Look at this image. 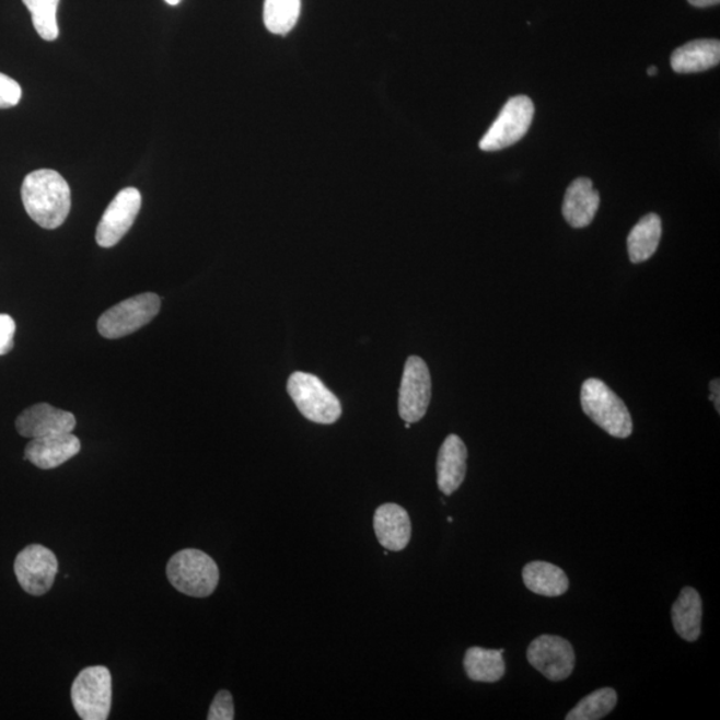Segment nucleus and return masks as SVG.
<instances>
[{"label":"nucleus","instance_id":"nucleus-1","mask_svg":"<svg viewBox=\"0 0 720 720\" xmlns=\"http://www.w3.org/2000/svg\"><path fill=\"white\" fill-rule=\"evenodd\" d=\"M22 201L30 218L40 228H60L71 210L69 183L54 170H36L22 185Z\"/></svg>","mask_w":720,"mask_h":720},{"label":"nucleus","instance_id":"nucleus-2","mask_svg":"<svg viewBox=\"0 0 720 720\" xmlns=\"http://www.w3.org/2000/svg\"><path fill=\"white\" fill-rule=\"evenodd\" d=\"M581 403L584 414L608 436L626 439L632 434L630 411L606 383L595 378L585 381Z\"/></svg>","mask_w":720,"mask_h":720},{"label":"nucleus","instance_id":"nucleus-3","mask_svg":"<svg viewBox=\"0 0 720 720\" xmlns=\"http://www.w3.org/2000/svg\"><path fill=\"white\" fill-rule=\"evenodd\" d=\"M167 578L182 594L206 597L218 588L219 569L210 555L195 550V548H187L171 557L167 565Z\"/></svg>","mask_w":720,"mask_h":720},{"label":"nucleus","instance_id":"nucleus-4","mask_svg":"<svg viewBox=\"0 0 720 720\" xmlns=\"http://www.w3.org/2000/svg\"><path fill=\"white\" fill-rule=\"evenodd\" d=\"M287 392L298 410L311 422L333 425L341 415L340 402L318 376L297 371L287 383Z\"/></svg>","mask_w":720,"mask_h":720},{"label":"nucleus","instance_id":"nucleus-5","mask_svg":"<svg viewBox=\"0 0 720 720\" xmlns=\"http://www.w3.org/2000/svg\"><path fill=\"white\" fill-rule=\"evenodd\" d=\"M71 700L83 720H106L112 711L113 680L105 666L81 671L71 688Z\"/></svg>","mask_w":720,"mask_h":720},{"label":"nucleus","instance_id":"nucleus-6","mask_svg":"<svg viewBox=\"0 0 720 720\" xmlns=\"http://www.w3.org/2000/svg\"><path fill=\"white\" fill-rule=\"evenodd\" d=\"M161 299L152 292H146L115 304L97 321V332L107 339L127 337L160 314Z\"/></svg>","mask_w":720,"mask_h":720},{"label":"nucleus","instance_id":"nucleus-7","mask_svg":"<svg viewBox=\"0 0 720 720\" xmlns=\"http://www.w3.org/2000/svg\"><path fill=\"white\" fill-rule=\"evenodd\" d=\"M534 119V103L529 96L511 97L499 117L481 138L479 148L484 151H499L520 142L526 136Z\"/></svg>","mask_w":720,"mask_h":720},{"label":"nucleus","instance_id":"nucleus-8","mask_svg":"<svg viewBox=\"0 0 720 720\" xmlns=\"http://www.w3.org/2000/svg\"><path fill=\"white\" fill-rule=\"evenodd\" d=\"M59 564L51 550L42 545H32L18 554L14 571L21 588L27 594L40 596L51 590Z\"/></svg>","mask_w":720,"mask_h":720},{"label":"nucleus","instance_id":"nucleus-9","mask_svg":"<svg viewBox=\"0 0 720 720\" xmlns=\"http://www.w3.org/2000/svg\"><path fill=\"white\" fill-rule=\"evenodd\" d=\"M431 400V375L423 359H407L399 392V415L405 422L422 419Z\"/></svg>","mask_w":720,"mask_h":720},{"label":"nucleus","instance_id":"nucleus-10","mask_svg":"<svg viewBox=\"0 0 720 720\" xmlns=\"http://www.w3.org/2000/svg\"><path fill=\"white\" fill-rule=\"evenodd\" d=\"M531 666L548 681L569 678L576 667V652L569 640L555 636H542L531 642L527 650Z\"/></svg>","mask_w":720,"mask_h":720},{"label":"nucleus","instance_id":"nucleus-11","mask_svg":"<svg viewBox=\"0 0 720 720\" xmlns=\"http://www.w3.org/2000/svg\"><path fill=\"white\" fill-rule=\"evenodd\" d=\"M142 206V195L137 188L128 187L115 197L103 213L96 229V243L101 247H114L132 228Z\"/></svg>","mask_w":720,"mask_h":720},{"label":"nucleus","instance_id":"nucleus-12","mask_svg":"<svg viewBox=\"0 0 720 720\" xmlns=\"http://www.w3.org/2000/svg\"><path fill=\"white\" fill-rule=\"evenodd\" d=\"M16 430L24 438L35 439L72 432L77 426L74 415L59 410L47 403H39L18 417Z\"/></svg>","mask_w":720,"mask_h":720},{"label":"nucleus","instance_id":"nucleus-13","mask_svg":"<svg viewBox=\"0 0 720 720\" xmlns=\"http://www.w3.org/2000/svg\"><path fill=\"white\" fill-rule=\"evenodd\" d=\"M81 441L72 432L32 439L24 450V457L40 469L62 466L81 453Z\"/></svg>","mask_w":720,"mask_h":720},{"label":"nucleus","instance_id":"nucleus-14","mask_svg":"<svg viewBox=\"0 0 720 720\" xmlns=\"http://www.w3.org/2000/svg\"><path fill=\"white\" fill-rule=\"evenodd\" d=\"M467 473V448L457 436L444 439L437 461L438 487L444 496H451L461 487Z\"/></svg>","mask_w":720,"mask_h":720},{"label":"nucleus","instance_id":"nucleus-15","mask_svg":"<svg viewBox=\"0 0 720 720\" xmlns=\"http://www.w3.org/2000/svg\"><path fill=\"white\" fill-rule=\"evenodd\" d=\"M374 530L378 541L390 551L405 550L411 539V521L399 504H382L375 511Z\"/></svg>","mask_w":720,"mask_h":720},{"label":"nucleus","instance_id":"nucleus-16","mask_svg":"<svg viewBox=\"0 0 720 720\" xmlns=\"http://www.w3.org/2000/svg\"><path fill=\"white\" fill-rule=\"evenodd\" d=\"M600 193L588 178L573 181L567 188L564 201V217L573 229H583L594 221L600 209Z\"/></svg>","mask_w":720,"mask_h":720},{"label":"nucleus","instance_id":"nucleus-17","mask_svg":"<svg viewBox=\"0 0 720 720\" xmlns=\"http://www.w3.org/2000/svg\"><path fill=\"white\" fill-rule=\"evenodd\" d=\"M720 62V42L698 39L676 48L671 55V67L680 74H694L712 69Z\"/></svg>","mask_w":720,"mask_h":720},{"label":"nucleus","instance_id":"nucleus-18","mask_svg":"<svg viewBox=\"0 0 720 720\" xmlns=\"http://www.w3.org/2000/svg\"><path fill=\"white\" fill-rule=\"evenodd\" d=\"M673 625L676 634L687 642L698 640L701 632V616H704V604L697 590L683 588L678 600L674 603Z\"/></svg>","mask_w":720,"mask_h":720},{"label":"nucleus","instance_id":"nucleus-19","mask_svg":"<svg viewBox=\"0 0 720 720\" xmlns=\"http://www.w3.org/2000/svg\"><path fill=\"white\" fill-rule=\"evenodd\" d=\"M523 582L534 594L543 596H560L569 590V578L560 567L547 561H531L524 566Z\"/></svg>","mask_w":720,"mask_h":720},{"label":"nucleus","instance_id":"nucleus-20","mask_svg":"<svg viewBox=\"0 0 720 720\" xmlns=\"http://www.w3.org/2000/svg\"><path fill=\"white\" fill-rule=\"evenodd\" d=\"M662 237V221L657 213H649L636 224L628 235V256L632 264H642L657 253Z\"/></svg>","mask_w":720,"mask_h":720},{"label":"nucleus","instance_id":"nucleus-21","mask_svg":"<svg viewBox=\"0 0 720 720\" xmlns=\"http://www.w3.org/2000/svg\"><path fill=\"white\" fill-rule=\"evenodd\" d=\"M504 650H486L472 647L466 651L465 670L469 680L481 683H496L503 678L506 664Z\"/></svg>","mask_w":720,"mask_h":720},{"label":"nucleus","instance_id":"nucleus-22","mask_svg":"<svg viewBox=\"0 0 720 720\" xmlns=\"http://www.w3.org/2000/svg\"><path fill=\"white\" fill-rule=\"evenodd\" d=\"M301 14V0H265L264 21L268 32L286 35L294 28Z\"/></svg>","mask_w":720,"mask_h":720},{"label":"nucleus","instance_id":"nucleus-23","mask_svg":"<svg viewBox=\"0 0 720 720\" xmlns=\"http://www.w3.org/2000/svg\"><path fill=\"white\" fill-rule=\"evenodd\" d=\"M618 695L614 688L596 689L589 697L583 698L567 713V720H600L607 717L615 709Z\"/></svg>","mask_w":720,"mask_h":720},{"label":"nucleus","instance_id":"nucleus-24","mask_svg":"<svg viewBox=\"0 0 720 720\" xmlns=\"http://www.w3.org/2000/svg\"><path fill=\"white\" fill-rule=\"evenodd\" d=\"M60 0H23L32 12L35 32L42 39L53 42L59 36L57 12Z\"/></svg>","mask_w":720,"mask_h":720},{"label":"nucleus","instance_id":"nucleus-25","mask_svg":"<svg viewBox=\"0 0 720 720\" xmlns=\"http://www.w3.org/2000/svg\"><path fill=\"white\" fill-rule=\"evenodd\" d=\"M234 718L233 695H231L229 692H225V689H222V692H219L216 695V698H213L207 719L233 720Z\"/></svg>","mask_w":720,"mask_h":720},{"label":"nucleus","instance_id":"nucleus-26","mask_svg":"<svg viewBox=\"0 0 720 720\" xmlns=\"http://www.w3.org/2000/svg\"><path fill=\"white\" fill-rule=\"evenodd\" d=\"M22 89L14 79L0 72V108H11L21 102Z\"/></svg>","mask_w":720,"mask_h":720},{"label":"nucleus","instance_id":"nucleus-27","mask_svg":"<svg viewBox=\"0 0 720 720\" xmlns=\"http://www.w3.org/2000/svg\"><path fill=\"white\" fill-rule=\"evenodd\" d=\"M16 326L10 315L0 314V356H5L14 347Z\"/></svg>","mask_w":720,"mask_h":720},{"label":"nucleus","instance_id":"nucleus-28","mask_svg":"<svg viewBox=\"0 0 720 720\" xmlns=\"http://www.w3.org/2000/svg\"><path fill=\"white\" fill-rule=\"evenodd\" d=\"M710 390H711V396L710 399L713 402V406H716L717 411H720L719 408V380L712 381L710 384Z\"/></svg>","mask_w":720,"mask_h":720},{"label":"nucleus","instance_id":"nucleus-29","mask_svg":"<svg viewBox=\"0 0 720 720\" xmlns=\"http://www.w3.org/2000/svg\"><path fill=\"white\" fill-rule=\"evenodd\" d=\"M688 2L695 8H709V5L718 4L719 0H688Z\"/></svg>","mask_w":720,"mask_h":720},{"label":"nucleus","instance_id":"nucleus-30","mask_svg":"<svg viewBox=\"0 0 720 720\" xmlns=\"http://www.w3.org/2000/svg\"><path fill=\"white\" fill-rule=\"evenodd\" d=\"M647 74H649V76H657V74H658V69H657V67H650L649 71H647Z\"/></svg>","mask_w":720,"mask_h":720},{"label":"nucleus","instance_id":"nucleus-31","mask_svg":"<svg viewBox=\"0 0 720 720\" xmlns=\"http://www.w3.org/2000/svg\"><path fill=\"white\" fill-rule=\"evenodd\" d=\"M164 2H166L170 5H178L182 2V0H164Z\"/></svg>","mask_w":720,"mask_h":720}]
</instances>
